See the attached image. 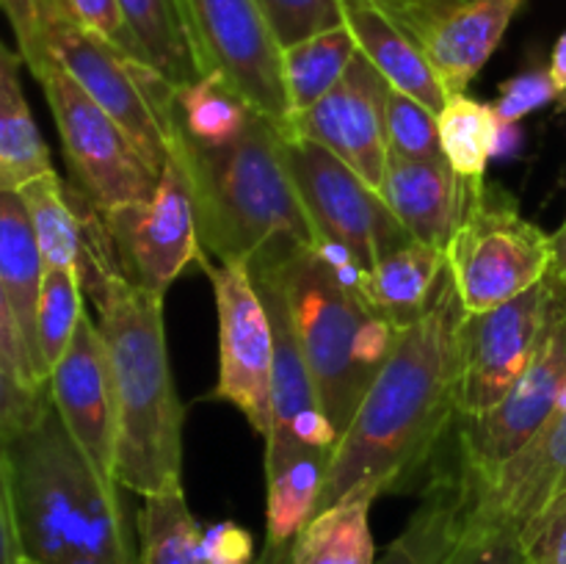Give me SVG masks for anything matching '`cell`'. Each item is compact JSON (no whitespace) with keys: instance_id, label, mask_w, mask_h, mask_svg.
I'll list each match as a JSON object with an SVG mask.
<instances>
[{"instance_id":"cell-1","label":"cell","mask_w":566,"mask_h":564,"mask_svg":"<svg viewBox=\"0 0 566 564\" xmlns=\"http://www.w3.org/2000/svg\"><path fill=\"white\" fill-rule=\"evenodd\" d=\"M462 321L457 288L446 276L431 307L398 332L390 357L343 431L315 514L359 481H376L385 495L418 487L448 431L457 429Z\"/></svg>"},{"instance_id":"cell-2","label":"cell","mask_w":566,"mask_h":564,"mask_svg":"<svg viewBox=\"0 0 566 564\" xmlns=\"http://www.w3.org/2000/svg\"><path fill=\"white\" fill-rule=\"evenodd\" d=\"M22 556L36 564H138L119 481L97 473L53 401L0 437Z\"/></svg>"},{"instance_id":"cell-3","label":"cell","mask_w":566,"mask_h":564,"mask_svg":"<svg viewBox=\"0 0 566 564\" xmlns=\"http://www.w3.org/2000/svg\"><path fill=\"white\" fill-rule=\"evenodd\" d=\"M249 271L280 288L321 407L343 437L401 332L370 304L368 269L337 243L313 241Z\"/></svg>"},{"instance_id":"cell-4","label":"cell","mask_w":566,"mask_h":564,"mask_svg":"<svg viewBox=\"0 0 566 564\" xmlns=\"http://www.w3.org/2000/svg\"><path fill=\"white\" fill-rule=\"evenodd\" d=\"M171 155L191 188L199 263L252 269L315 241L282 155V133L269 116H254L224 147H202L175 130Z\"/></svg>"},{"instance_id":"cell-5","label":"cell","mask_w":566,"mask_h":564,"mask_svg":"<svg viewBox=\"0 0 566 564\" xmlns=\"http://www.w3.org/2000/svg\"><path fill=\"white\" fill-rule=\"evenodd\" d=\"M92 304L114 379L116 481L142 498L180 487L186 409L166 348L164 296L116 274Z\"/></svg>"},{"instance_id":"cell-6","label":"cell","mask_w":566,"mask_h":564,"mask_svg":"<svg viewBox=\"0 0 566 564\" xmlns=\"http://www.w3.org/2000/svg\"><path fill=\"white\" fill-rule=\"evenodd\" d=\"M50 59L125 130L155 175L175 144V86L155 66L119 53L66 20L53 3L48 17Z\"/></svg>"},{"instance_id":"cell-7","label":"cell","mask_w":566,"mask_h":564,"mask_svg":"<svg viewBox=\"0 0 566 564\" xmlns=\"http://www.w3.org/2000/svg\"><path fill=\"white\" fill-rule=\"evenodd\" d=\"M446 260L464 315H479L545 280L551 236L523 219L506 191L486 182L448 241Z\"/></svg>"},{"instance_id":"cell-8","label":"cell","mask_w":566,"mask_h":564,"mask_svg":"<svg viewBox=\"0 0 566 564\" xmlns=\"http://www.w3.org/2000/svg\"><path fill=\"white\" fill-rule=\"evenodd\" d=\"M564 310V293L547 274L501 307L464 315L459 332V418H481L509 396Z\"/></svg>"},{"instance_id":"cell-9","label":"cell","mask_w":566,"mask_h":564,"mask_svg":"<svg viewBox=\"0 0 566 564\" xmlns=\"http://www.w3.org/2000/svg\"><path fill=\"white\" fill-rule=\"evenodd\" d=\"M282 155L315 241L337 243L370 271L387 252L412 238L381 194L329 149L302 138H282Z\"/></svg>"},{"instance_id":"cell-10","label":"cell","mask_w":566,"mask_h":564,"mask_svg":"<svg viewBox=\"0 0 566 564\" xmlns=\"http://www.w3.org/2000/svg\"><path fill=\"white\" fill-rule=\"evenodd\" d=\"M39 83L77 188L99 210L147 202L160 175L149 169L125 130L55 61L42 72Z\"/></svg>"},{"instance_id":"cell-11","label":"cell","mask_w":566,"mask_h":564,"mask_svg":"<svg viewBox=\"0 0 566 564\" xmlns=\"http://www.w3.org/2000/svg\"><path fill=\"white\" fill-rule=\"evenodd\" d=\"M202 75L230 83L258 114L287 119L282 48L258 0H182Z\"/></svg>"},{"instance_id":"cell-12","label":"cell","mask_w":566,"mask_h":564,"mask_svg":"<svg viewBox=\"0 0 566 564\" xmlns=\"http://www.w3.org/2000/svg\"><path fill=\"white\" fill-rule=\"evenodd\" d=\"M219 315V382L213 398L241 409L258 435L271 429V368L274 330L249 265L208 263Z\"/></svg>"},{"instance_id":"cell-13","label":"cell","mask_w":566,"mask_h":564,"mask_svg":"<svg viewBox=\"0 0 566 564\" xmlns=\"http://www.w3.org/2000/svg\"><path fill=\"white\" fill-rule=\"evenodd\" d=\"M103 216L122 276L144 291L166 296L171 282L202 254L191 188L175 155L164 164L147 202L119 205Z\"/></svg>"},{"instance_id":"cell-14","label":"cell","mask_w":566,"mask_h":564,"mask_svg":"<svg viewBox=\"0 0 566 564\" xmlns=\"http://www.w3.org/2000/svg\"><path fill=\"white\" fill-rule=\"evenodd\" d=\"M566 390V310L553 321L525 374L497 407L457 420L459 459L473 481L506 464L545 426Z\"/></svg>"},{"instance_id":"cell-15","label":"cell","mask_w":566,"mask_h":564,"mask_svg":"<svg viewBox=\"0 0 566 564\" xmlns=\"http://www.w3.org/2000/svg\"><path fill=\"white\" fill-rule=\"evenodd\" d=\"M387 94L390 83L363 53H357L343 81L326 97L302 114L287 116L276 127L282 138H302L329 149L379 191L390 160Z\"/></svg>"},{"instance_id":"cell-16","label":"cell","mask_w":566,"mask_h":564,"mask_svg":"<svg viewBox=\"0 0 566 564\" xmlns=\"http://www.w3.org/2000/svg\"><path fill=\"white\" fill-rule=\"evenodd\" d=\"M274 330V368H271V429L265 435V473L298 457H329L340 435L326 418L307 368L298 337L293 332L285 299L269 274H252Z\"/></svg>"},{"instance_id":"cell-17","label":"cell","mask_w":566,"mask_h":564,"mask_svg":"<svg viewBox=\"0 0 566 564\" xmlns=\"http://www.w3.org/2000/svg\"><path fill=\"white\" fill-rule=\"evenodd\" d=\"M48 393L72 440L99 476L114 479L116 401L108 352L92 315L83 310L64 357L50 368Z\"/></svg>"},{"instance_id":"cell-18","label":"cell","mask_w":566,"mask_h":564,"mask_svg":"<svg viewBox=\"0 0 566 564\" xmlns=\"http://www.w3.org/2000/svg\"><path fill=\"white\" fill-rule=\"evenodd\" d=\"M470 476V473H468ZM473 481V479H470ZM566 490V390L539 431L495 470L473 481V525H509L523 534Z\"/></svg>"},{"instance_id":"cell-19","label":"cell","mask_w":566,"mask_h":564,"mask_svg":"<svg viewBox=\"0 0 566 564\" xmlns=\"http://www.w3.org/2000/svg\"><path fill=\"white\" fill-rule=\"evenodd\" d=\"M484 186L486 180L457 175L446 158L390 155L379 194L415 241L446 249Z\"/></svg>"},{"instance_id":"cell-20","label":"cell","mask_w":566,"mask_h":564,"mask_svg":"<svg viewBox=\"0 0 566 564\" xmlns=\"http://www.w3.org/2000/svg\"><path fill=\"white\" fill-rule=\"evenodd\" d=\"M523 0H470L442 17L423 39L431 70L446 94H464L501 44Z\"/></svg>"},{"instance_id":"cell-21","label":"cell","mask_w":566,"mask_h":564,"mask_svg":"<svg viewBox=\"0 0 566 564\" xmlns=\"http://www.w3.org/2000/svg\"><path fill=\"white\" fill-rule=\"evenodd\" d=\"M343 17L359 53L376 66L390 88L423 103L431 114H440L448 94L431 70L423 44L403 31L374 0H343Z\"/></svg>"},{"instance_id":"cell-22","label":"cell","mask_w":566,"mask_h":564,"mask_svg":"<svg viewBox=\"0 0 566 564\" xmlns=\"http://www.w3.org/2000/svg\"><path fill=\"white\" fill-rule=\"evenodd\" d=\"M473 481L459 459L457 470H437L423 490V503L407 529L387 545L376 564H451L468 534Z\"/></svg>"},{"instance_id":"cell-23","label":"cell","mask_w":566,"mask_h":564,"mask_svg":"<svg viewBox=\"0 0 566 564\" xmlns=\"http://www.w3.org/2000/svg\"><path fill=\"white\" fill-rule=\"evenodd\" d=\"M379 495L385 492L376 481H359L332 506L313 514L285 564H376L370 506Z\"/></svg>"},{"instance_id":"cell-24","label":"cell","mask_w":566,"mask_h":564,"mask_svg":"<svg viewBox=\"0 0 566 564\" xmlns=\"http://www.w3.org/2000/svg\"><path fill=\"white\" fill-rule=\"evenodd\" d=\"M44 260L33 236L31 216L20 191H0V285L9 296L22 341L33 359L39 379L48 382L36 346V307L42 293Z\"/></svg>"},{"instance_id":"cell-25","label":"cell","mask_w":566,"mask_h":564,"mask_svg":"<svg viewBox=\"0 0 566 564\" xmlns=\"http://www.w3.org/2000/svg\"><path fill=\"white\" fill-rule=\"evenodd\" d=\"M446 276V249L409 238L368 271V299L387 321L403 330L431 307Z\"/></svg>"},{"instance_id":"cell-26","label":"cell","mask_w":566,"mask_h":564,"mask_svg":"<svg viewBox=\"0 0 566 564\" xmlns=\"http://www.w3.org/2000/svg\"><path fill=\"white\" fill-rule=\"evenodd\" d=\"M20 53L0 42V191L53 171L48 144L33 122L20 83Z\"/></svg>"},{"instance_id":"cell-27","label":"cell","mask_w":566,"mask_h":564,"mask_svg":"<svg viewBox=\"0 0 566 564\" xmlns=\"http://www.w3.org/2000/svg\"><path fill=\"white\" fill-rule=\"evenodd\" d=\"M119 6L147 61L171 86L202 77L182 0H119Z\"/></svg>"},{"instance_id":"cell-28","label":"cell","mask_w":566,"mask_h":564,"mask_svg":"<svg viewBox=\"0 0 566 564\" xmlns=\"http://www.w3.org/2000/svg\"><path fill=\"white\" fill-rule=\"evenodd\" d=\"M359 48L346 25L315 33L282 48V81H285L287 116L313 108L321 97L343 81Z\"/></svg>"},{"instance_id":"cell-29","label":"cell","mask_w":566,"mask_h":564,"mask_svg":"<svg viewBox=\"0 0 566 564\" xmlns=\"http://www.w3.org/2000/svg\"><path fill=\"white\" fill-rule=\"evenodd\" d=\"M258 111L219 75H202L175 88V125L182 138L202 147H224L243 136Z\"/></svg>"},{"instance_id":"cell-30","label":"cell","mask_w":566,"mask_h":564,"mask_svg":"<svg viewBox=\"0 0 566 564\" xmlns=\"http://www.w3.org/2000/svg\"><path fill=\"white\" fill-rule=\"evenodd\" d=\"M31 216L33 236L42 252L44 269H81L83 258V219L70 188L55 171L39 175L17 188Z\"/></svg>"},{"instance_id":"cell-31","label":"cell","mask_w":566,"mask_h":564,"mask_svg":"<svg viewBox=\"0 0 566 564\" xmlns=\"http://www.w3.org/2000/svg\"><path fill=\"white\" fill-rule=\"evenodd\" d=\"M501 127L492 105L479 103L468 94H451L437 114L442 158L457 175L468 180H484L486 166L497 149Z\"/></svg>"},{"instance_id":"cell-32","label":"cell","mask_w":566,"mask_h":564,"mask_svg":"<svg viewBox=\"0 0 566 564\" xmlns=\"http://www.w3.org/2000/svg\"><path fill=\"white\" fill-rule=\"evenodd\" d=\"M199 534L182 484L147 495L138 512V564H199Z\"/></svg>"},{"instance_id":"cell-33","label":"cell","mask_w":566,"mask_h":564,"mask_svg":"<svg viewBox=\"0 0 566 564\" xmlns=\"http://www.w3.org/2000/svg\"><path fill=\"white\" fill-rule=\"evenodd\" d=\"M81 276L72 269H44L36 307V346L44 374L64 357L83 315Z\"/></svg>"},{"instance_id":"cell-34","label":"cell","mask_w":566,"mask_h":564,"mask_svg":"<svg viewBox=\"0 0 566 564\" xmlns=\"http://www.w3.org/2000/svg\"><path fill=\"white\" fill-rule=\"evenodd\" d=\"M387 144H390V155H401V158H442L437 114H431L418 100L390 88L387 94Z\"/></svg>"},{"instance_id":"cell-35","label":"cell","mask_w":566,"mask_h":564,"mask_svg":"<svg viewBox=\"0 0 566 564\" xmlns=\"http://www.w3.org/2000/svg\"><path fill=\"white\" fill-rule=\"evenodd\" d=\"M280 48L346 25L343 0H258Z\"/></svg>"},{"instance_id":"cell-36","label":"cell","mask_w":566,"mask_h":564,"mask_svg":"<svg viewBox=\"0 0 566 564\" xmlns=\"http://www.w3.org/2000/svg\"><path fill=\"white\" fill-rule=\"evenodd\" d=\"M53 3L59 6L61 14H64L66 20L75 22L77 28H83V31H88L92 36L108 42L111 48H116L119 53L149 64L142 44H138L130 25H127L119 0H53Z\"/></svg>"},{"instance_id":"cell-37","label":"cell","mask_w":566,"mask_h":564,"mask_svg":"<svg viewBox=\"0 0 566 564\" xmlns=\"http://www.w3.org/2000/svg\"><path fill=\"white\" fill-rule=\"evenodd\" d=\"M0 9L9 17L22 64L39 81L42 72L53 64L48 50V17L53 0H0Z\"/></svg>"},{"instance_id":"cell-38","label":"cell","mask_w":566,"mask_h":564,"mask_svg":"<svg viewBox=\"0 0 566 564\" xmlns=\"http://www.w3.org/2000/svg\"><path fill=\"white\" fill-rule=\"evenodd\" d=\"M451 564H525L520 534L509 525H473L468 523L462 545L453 553Z\"/></svg>"},{"instance_id":"cell-39","label":"cell","mask_w":566,"mask_h":564,"mask_svg":"<svg viewBox=\"0 0 566 564\" xmlns=\"http://www.w3.org/2000/svg\"><path fill=\"white\" fill-rule=\"evenodd\" d=\"M525 564H566V490L520 534Z\"/></svg>"},{"instance_id":"cell-40","label":"cell","mask_w":566,"mask_h":564,"mask_svg":"<svg viewBox=\"0 0 566 564\" xmlns=\"http://www.w3.org/2000/svg\"><path fill=\"white\" fill-rule=\"evenodd\" d=\"M556 97L558 88L553 83L551 70H531L503 83L492 108H495L501 125H517L523 116H528L531 111L542 108V105Z\"/></svg>"},{"instance_id":"cell-41","label":"cell","mask_w":566,"mask_h":564,"mask_svg":"<svg viewBox=\"0 0 566 564\" xmlns=\"http://www.w3.org/2000/svg\"><path fill=\"white\" fill-rule=\"evenodd\" d=\"M199 564H254V540L232 520L205 525L199 534Z\"/></svg>"},{"instance_id":"cell-42","label":"cell","mask_w":566,"mask_h":564,"mask_svg":"<svg viewBox=\"0 0 566 564\" xmlns=\"http://www.w3.org/2000/svg\"><path fill=\"white\" fill-rule=\"evenodd\" d=\"M0 365H3L11 376H17L22 385L33 387V390L48 387V382L39 379L36 368H33V359L31 354H28L25 341H22L20 324H17L14 310H11L3 285H0Z\"/></svg>"},{"instance_id":"cell-43","label":"cell","mask_w":566,"mask_h":564,"mask_svg":"<svg viewBox=\"0 0 566 564\" xmlns=\"http://www.w3.org/2000/svg\"><path fill=\"white\" fill-rule=\"evenodd\" d=\"M48 387L33 390L0 365V437L31 424L48 404Z\"/></svg>"},{"instance_id":"cell-44","label":"cell","mask_w":566,"mask_h":564,"mask_svg":"<svg viewBox=\"0 0 566 564\" xmlns=\"http://www.w3.org/2000/svg\"><path fill=\"white\" fill-rule=\"evenodd\" d=\"M374 3L420 42L442 17L462 6V0H374Z\"/></svg>"},{"instance_id":"cell-45","label":"cell","mask_w":566,"mask_h":564,"mask_svg":"<svg viewBox=\"0 0 566 564\" xmlns=\"http://www.w3.org/2000/svg\"><path fill=\"white\" fill-rule=\"evenodd\" d=\"M22 556L20 536L14 525V506H11V487L6 476L3 451H0V564H14Z\"/></svg>"},{"instance_id":"cell-46","label":"cell","mask_w":566,"mask_h":564,"mask_svg":"<svg viewBox=\"0 0 566 564\" xmlns=\"http://www.w3.org/2000/svg\"><path fill=\"white\" fill-rule=\"evenodd\" d=\"M547 274H551V280L556 282L558 291H562L566 299V219L551 236V271H547Z\"/></svg>"},{"instance_id":"cell-47","label":"cell","mask_w":566,"mask_h":564,"mask_svg":"<svg viewBox=\"0 0 566 564\" xmlns=\"http://www.w3.org/2000/svg\"><path fill=\"white\" fill-rule=\"evenodd\" d=\"M551 77H553V83H556L558 94H564L566 92V31L562 33V39L556 42V50H553Z\"/></svg>"},{"instance_id":"cell-48","label":"cell","mask_w":566,"mask_h":564,"mask_svg":"<svg viewBox=\"0 0 566 564\" xmlns=\"http://www.w3.org/2000/svg\"><path fill=\"white\" fill-rule=\"evenodd\" d=\"M14 564H36V562H33V558H28V556H20Z\"/></svg>"},{"instance_id":"cell-49","label":"cell","mask_w":566,"mask_h":564,"mask_svg":"<svg viewBox=\"0 0 566 564\" xmlns=\"http://www.w3.org/2000/svg\"><path fill=\"white\" fill-rule=\"evenodd\" d=\"M462 3H470V0H462Z\"/></svg>"}]
</instances>
